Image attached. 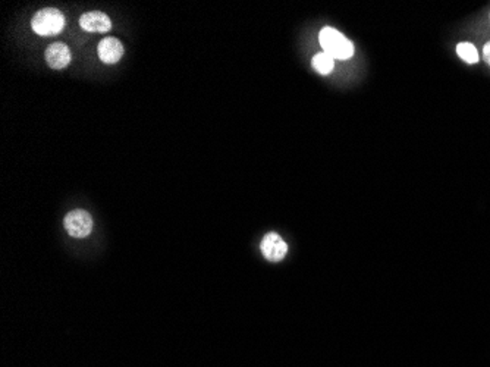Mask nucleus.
Instances as JSON below:
<instances>
[{"label": "nucleus", "instance_id": "f257e3e1", "mask_svg": "<svg viewBox=\"0 0 490 367\" xmlns=\"http://www.w3.org/2000/svg\"><path fill=\"white\" fill-rule=\"evenodd\" d=\"M319 40H320L321 48H323V52L328 53L329 56H332L333 59L347 61V59L352 58V54H354L352 43L338 30L332 28V27L321 28L320 34H319Z\"/></svg>", "mask_w": 490, "mask_h": 367}, {"label": "nucleus", "instance_id": "f03ea898", "mask_svg": "<svg viewBox=\"0 0 490 367\" xmlns=\"http://www.w3.org/2000/svg\"><path fill=\"white\" fill-rule=\"evenodd\" d=\"M31 27L39 36H56L65 27V17L56 8H44L32 17Z\"/></svg>", "mask_w": 490, "mask_h": 367}, {"label": "nucleus", "instance_id": "7ed1b4c3", "mask_svg": "<svg viewBox=\"0 0 490 367\" xmlns=\"http://www.w3.org/2000/svg\"><path fill=\"white\" fill-rule=\"evenodd\" d=\"M65 229L74 238H85L90 235L93 229V219L85 210L76 209L65 216Z\"/></svg>", "mask_w": 490, "mask_h": 367}, {"label": "nucleus", "instance_id": "20e7f679", "mask_svg": "<svg viewBox=\"0 0 490 367\" xmlns=\"http://www.w3.org/2000/svg\"><path fill=\"white\" fill-rule=\"evenodd\" d=\"M260 249L264 258L269 262H279L288 253L286 242L281 238L279 233L276 232H270L264 235L260 244Z\"/></svg>", "mask_w": 490, "mask_h": 367}, {"label": "nucleus", "instance_id": "39448f33", "mask_svg": "<svg viewBox=\"0 0 490 367\" xmlns=\"http://www.w3.org/2000/svg\"><path fill=\"white\" fill-rule=\"evenodd\" d=\"M80 27L88 32H107L112 28V21L106 14L93 10L80 18Z\"/></svg>", "mask_w": 490, "mask_h": 367}, {"label": "nucleus", "instance_id": "423d86ee", "mask_svg": "<svg viewBox=\"0 0 490 367\" xmlns=\"http://www.w3.org/2000/svg\"><path fill=\"white\" fill-rule=\"evenodd\" d=\"M124 56V46L115 37H106L98 43V58L103 63H116Z\"/></svg>", "mask_w": 490, "mask_h": 367}, {"label": "nucleus", "instance_id": "0eeeda50", "mask_svg": "<svg viewBox=\"0 0 490 367\" xmlns=\"http://www.w3.org/2000/svg\"><path fill=\"white\" fill-rule=\"evenodd\" d=\"M47 65L53 70H63L71 62V50L63 43H53L46 50Z\"/></svg>", "mask_w": 490, "mask_h": 367}, {"label": "nucleus", "instance_id": "6e6552de", "mask_svg": "<svg viewBox=\"0 0 490 367\" xmlns=\"http://www.w3.org/2000/svg\"><path fill=\"white\" fill-rule=\"evenodd\" d=\"M311 63H313V68L321 75H328L335 68V61L325 52L317 53Z\"/></svg>", "mask_w": 490, "mask_h": 367}, {"label": "nucleus", "instance_id": "1a4fd4ad", "mask_svg": "<svg viewBox=\"0 0 490 367\" xmlns=\"http://www.w3.org/2000/svg\"><path fill=\"white\" fill-rule=\"evenodd\" d=\"M456 53H458V56L465 61L467 63H477L480 56H478L477 49L473 46L471 43H460L458 46H456Z\"/></svg>", "mask_w": 490, "mask_h": 367}, {"label": "nucleus", "instance_id": "9d476101", "mask_svg": "<svg viewBox=\"0 0 490 367\" xmlns=\"http://www.w3.org/2000/svg\"><path fill=\"white\" fill-rule=\"evenodd\" d=\"M483 58H484L486 63L490 66V41L484 44V48H483Z\"/></svg>", "mask_w": 490, "mask_h": 367}]
</instances>
